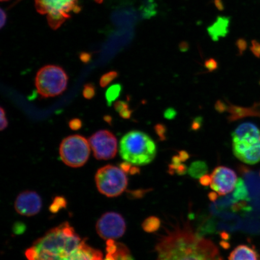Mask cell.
I'll use <instances>...</instances> for the list:
<instances>
[{"instance_id":"2","label":"cell","mask_w":260,"mask_h":260,"mask_svg":"<svg viewBox=\"0 0 260 260\" xmlns=\"http://www.w3.org/2000/svg\"><path fill=\"white\" fill-rule=\"evenodd\" d=\"M83 240L65 222L52 229L25 252L28 260H64Z\"/></svg>"},{"instance_id":"32","label":"cell","mask_w":260,"mask_h":260,"mask_svg":"<svg viewBox=\"0 0 260 260\" xmlns=\"http://www.w3.org/2000/svg\"><path fill=\"white\" fill-rule=\"evenodd\" d=\"M1 14L0 15V18H1V23L0 24H1V28H3L6 22V14L3 9H1V14Z\"/></svg>"},{"instance_id":"31","label":"cell","mask_w":260,"mask_h":260,"mask_svg":"<svg viewBox=\"0 0 260 260\" xmlns=\"http://www.w3.org/2000/svg\"><path fill=\"white\" fill-rule=\"evenodd\" d=\"M252 51L256 56H259L260 55V45L258 44V43H256V42L253 43L252 47Z\"/></svg>"},{"instance_id":"33","label":"cell","mask_w":260,"mask_h":260,"mask_svg":"<svg viewBox=\"0 0 260 260\" xmlns=\"http://www.w3.org/2000/svg\"><path fill=\"white\" fill-rule=\"evenodd\" d=\"M80 59L84 63H87L90 59V55L87 53H82L80 55Z\"/></svg>"},{"instance_id":"24","label":"cell","mask_w":260,"mask_h":260,"mask_svg":"<svg viewBox=\"0 0 260 260\" xmlns=\"http://www.w3.org/2000/svg\"><path fill=\"white\" fill-rule=\"evenodd\" d=\"M121 168L122 170L124 171L126 173L136 174L139 173V170L137 168L132 167L131 164L129 162H123L121 165Z\"/></svg>"},{"instance_id":"8","label":"cell","mask_w":260,"mask_h":260,"mask_svg":"<svg viewBox=\"0 0 260 260\" xmlns=\"http://www.w3.org/2000/svg\"><path fill=\"white\" fill-rule=\"evenodd\" d=\"M87 140L80 135L70 136L61 142L60 155L64 164L79 168L86 164L90 155V146Z\"/></svg>"},{"instance_id":"16","label":"cell","mask_w":260,"mask_h":260,"mask_svg":"<svg viewBox=\"0 0 260 260\" xmlns=\"http://www.w3.org/2000/svg\"><path fill=\"white\" fill-rule=\"evenodd\" d=\"M232 198L235 203L240 202V201H245V202L250 201L248 188L246 187L245 181L242 178H239V180H237Z\"/></svg>"},{"instance_id":"35","label":"cell","mask_w":260,"mask_h":260,"mask_svg":"<svg viewBox=\"0 0 260 260\" xmlns=\"http://www.w3.org/2000/svg\"><path fill=\"white\" fill-rule=\"evenodd\" d=\"M105 120H106V121H107V122H111V118H110V117L109 116H107L106 117H105Z\"/></svg>"},{"instance_id":"1","label":"cell","mask_w":260,"mask_h":260,"mask_svg":"<svg viewBox=\"0 0 260 260\" xmlns=\"http://www.w3.org/2000/svg\"><path fill=\"white\" fill-rule=\"evenodd\" d=\"M155 251L156 260H223L212 242L188 225L175 228L162 236Z\"/></svg>"},{"instance_id":"6","label":"cell","mask_w":260,"mask_h":260,"mask_svg":"<svg viewBox=\"0 0 260 260\" xmlns=\"http://www.w3.org/2000/svg\"><path fill=\"white\" fill-rule=\"evenodd\" d=\"M38 13L46 15L49 25L54 30L59 28L71 16V12L80 11L78 0H35Z\"/></svg>"},{"instance_id":"22","label":"cell","mask_w":260,"mask_h":260,"mask_svg":"<svg viewBox=\"0 0 260 260\" xmlns=\"http://www.w3.org/2000/svg\"><path fill=\"white\" fill-rule=\"evenodd\" d=\"M96 89L95 86L91 83L85 84L83 90V95L85 99L90 100L95 96Z\"/></svg>"},{"instance_id":"5","label":"cell","mask_w":260,"mask_h":260,"mask_svg":"<svg viewBox=\"0 0 260 260\" xmlns=\"http://www.w3.org/2000/svg\"><path fill=\"white\" fill-rule=\"evenodd\" d=\"M68 77L62 68L47 65L38 71L35 79L38 92L44 98L60 95L67 89Z\"/></svg>"},{"instance_id":"26","label":"cell","mask_w":260,"mask_h":260,"mask_svg":"<svg viewBox=\"0 0 260 260\" xmlns=\"http://www.w3.org/2000/svg\"><path fill=\"white\" fill-rule=\"evenodd\" d=\"M177 115V112L172 107H170L164 112V118L168 120H173Z\"/></svg>"},{"instance_id":"25","label":"cell","mask_w":260,"mask_h":260,"mask_svg":"<svg viewBox=\"0 0 260 260\" xmlns=\"http://www.w3.org/2000/svg\"><path fill=\"white\" fill-rule=\"evenodd\" d=\"M205 67L209 72H213V71L217 70V67H218V64H217V61L214 58H211L206 61Z\"/></svg>"},{"instance_id":"17","label":"cell","mask_w":260,"mask_h":260,"mask_svg":"<svg viewBox=\"0 0 260 260\" xmlns=\"http://www.w3.org/2000/svg\"><path fill=\"white\" fill-rule=\"evenodd\" d=\"M208 167L206 162L196 161L192 162L188 169V173L194 178H201L207 174Z\"/></svg>"},{"instance_id":"9","label":"cell","mask_w":260,"mask_h":260,"mask_svg":"<svg viewBox=\"0 0 260 260\" xmlns=\"http://www.w3.org/2000/svg\"><path fill=\"white\" fill-rule=\"evenodd\" d=\"M93 155L98 160H109L115 157L118 150L117 139L108 130H100L89 139Z\"/></svg>"},{"instance_id":"19","label":"cell","mask_w":260,"mask_h":260,"mask_svg":"<svg viewBox=\"0 0 260 260\" xmlns=\"http://www.w3.org/2000/svg\"><path fill=\"white\" fill-rule=\"evenodd\" d=\"M160 226V221L157 217L152 216L146 219L142 224L145 232L153 233L157 232Z\"/></svg>"},{"instance_id":"30","label":"cell","mask_w":260,"mask_h":260,"mask_svg":"<svg viewBox=\"0 0 260 260\" xmlns=\"http://www.w3.org/2000/svg\"><path fill=\"white\" fill-rule=\"evenodd\" d=\"M210 175L206 174L203 177L200 178V183L204 186H207L211 183Z\"/></svg>"},{"instance_id":"18","label":"cell","mask_w":260,"mask_h":260,"mask_svg":"<svg viewBox=\"0 0 260 260\" xmlns=\"http://www.w3.org/2000/svg\"><path fill=\"white\" fill-rule=\"evenodd\" d=\"M122 90V87L120 84H113L107 90L106 99L109 106H111L112 103L121 95Z\"/></svg>"},{"instance_id":"37","label":"cell","mask_w":260,"mask_h":260,"mask_svg":"<svg viewBox=\"0 0 260 260\" xmlns=\"http://www.w3.org/2000/svg\"><path fill=\"white\" fill-rule=\"evenodd\" d=\"M2 2H6V1H8V0H1Z\"/></svg>"},{"instance_id":"28","label":"cell","mask_w":260,"mask_h":260,"mask_svg":"<svg viewBox=\"0 0 260 260\" xmlns=\"http://www.w3.org/2000/svg\"><path fill=\"white\" fill-rule=\"evenodd\" d=\"M203 121L202 117H197V118L194 119L191 125V129L194 130V131L200 129L203 125Z\"/></svg>"},{"instance_id":"27","label":"cell","mask_w":260,"mask_h":260,"mask_svg":"<svg viewBox=\"0 0 260 260\" xmlns=\"http://www.w3.org/2000/svg\"><path fill=\"white\" fill-rule=\"evenodd\" d=\"M69 126L71 129L79 130L82 126V121L79 119H73L70 121Z\"/></svg>"},{"instance_id":"15","label":"cell","mask_w":260,"mask_h":260,"mask_svg":"<svg viewBox=\"0 0 260 260\" xmlns=\"http://www.w3.org/2000/svg\"><path fill=\"white\" fill-rule=\"evenodd\" d=\"M229 260H258V255L251 247L240 245L230 253Z\"/></svg>"},{"instance_id":"36","label":"cell","mask_w":260,"mask_h":260,"mask_svg":"<svg viewBox=\"0 0 260 260\" xmlns=\"http://www.w3.org/2000/svg\"><path fill=\"white\" fill-rule=\"evenodd\" d=\"M95 1L97 3H102L103 0H95Z\"/></svg>"},{"instance_id":"34","label":"cell","mask_w":260,"mask_h":260,"mask_svg":"<svg viewBox=\"0 0 260 260\" xmlns=\"http://www.w3.org/2000/svg\"><path fill=\"white\" fill-rule=\"evenodd\" d=\"M217 193H211L210 194H209V198H210V200L211 201H216L217 200Z\"/></svg>"},{"instance_id":"23","label":"cell","mask_w":260,"mask_h":260,"mask_svg":"<svg viewBox=\"0 0 260 260\" xmlns=\"http://www.w3.org/2000/svg\"><path fill=\"white\" fill-rule=\"evenodd\" d=\"M156 133L161 141H164L166 139V133H167V128L164 125L157 124L155 126Z\"/></svg>"},{"instance_id":"14","label":"cell","mask_w":260,"mask_h":260,"mask_svg":"<svg viewBox=\"0 0 260 260\" xmlns=\"http://www.w3.org/2000/svg\"><path fill=\"white\" fill-rule=\"evenodd\" d=\"M64 260H103L102 253L91 248L83 241Z\"/></svg>"},{"instance_id":"29","label":"cell","mask_w":260,"mask_h":260,"mask_svg":"<svg viewBox=\"0 0 260 260\" xmlns=\"http://www.w3.org/2000/svg\"><path fill=\"white\" fill-rule=\"evenodd\" d=\"M0 125H1L0 129L2 131L7 128L8 126V121L7 118H6V112L2 107L1 108V124Z\"/></svg>"},{"instance_id":"13","label":"cell","mask_w":260,"mask_h":260,"mask_svg":"<svg viewBox=\"0 0 260 260\" xmlns=\"http://www.w3.org/2000/svg\"><path fill=\"white\" fill-rule=\"evenodd\" d=\"M106 245L107 255L103 260H134L128 249L122 244L109 240Z\"/></svg>"},{"instance_id":"7","label":"cell","mask_w":260,"mask_h":260,"mask_svg":"<svg viewBox=\"0 0 260 260\" xmlns=\"http://www.w3.org/2000/svg\"><path fill=\"white\" fill-rule=\"evenodd\" d=\"M95 181L100 192L110 198L122 194L128 184L126 172L112 165L100 168L96 172Z\"/></svg>"},{"instance_id":"20","label":"cell","mask_w":260,"mask_h":260,"mask_svg":"<svg viewBox=\"0 0 260 260\" xmlns=\"http://www.w3.org/2000/svg\"><path fill=\"white\" fill-rule=\"evenodd\" d=\"M115 109L123 119L131 118L133 110L130 109L128 104L123 101H119L115 104Z\"/></svg>"},{"instance_id":"3","label":"cell","mask_w":260,"mask_h":260,"mask_svg":"<svg viewBox=\"0 0 260 260\" xmlns=\"http://www.w3.org/2000/svg\"><path fill=\"white\" fill-rule=\"evenodd\" d=\"M119 152L123 160L129 164L145 166L154 160L157 155V146L146 133L133 130L123 136Z\"/></svg>"},{"instance_id":"12","label":"cell","mask_w":260,"mask_h":260,"mask_svg":"<svg viewBox=\"0 0 260 260\" xmlns=\"http://www.w3.org/2000/svg\"><path fill=\"white\" fill-rule=\"evenodd\" d=\"M42 206L41 198L34 191L27 190L19 194L15 202L16 212L27 217L35 216L40 213Z\"/></svg>"},{"instance_id":"11","label":"cell","mask_w":260,"mask_h":260,"mask_svg":"<svg viewBox=\"0 0 260 260\" xmlns=\"http://www.w3.org/2000/svg\"><path fill=\"white\" fill-rule=\"evenodd\" d=\"M210 177V187L220 196L229 194L235 190L237 178L236 172L232 169L217 167L214 169Z\"/></svg>"},{"instance_id":"21","label":"cell","mask_w":260,"mask_h":260,"mask_svg":"<svg viewBox=\"0 0 260 260\" xmlns=\"http://www.w3.org/2000/svg\"><path fill=\"white\" fill-rule=\"evenodd\" d=\"M118 77V73L116 71H110L107 73L101 78L100 81V86L102 87H105L108 86L112 81L116 79Z\"/></svg>"},{"instance_id":"10","label":"cell","mask_w":260,"mask_h":260,"mask_svg":"<svg viewBox=\"0 0 260 260\" xmlns=\"http://www.w3.org/2000/svg\"><path fill=\"white\" fill-rule=\"evenodd\" d=\"M97 233L107 240L118 239L124 235L126 223L121 214L115 212L104 214L96 223Z\"/></svg>"},{"instance_id":"4","label":"cell","mask_w":260,"mask_h":260,"mask_svg":"<svg viewBox=\"0 0 260 260\" xmlns=\"http://www.w3.org/2000/svg\"><path fill=\"white\" fill-rule=\"evenodd\" d=\"M233 149L236 157L246 164L260 161V132L252 123H243L233 133Z\"/></svg>"}]
</instances>
